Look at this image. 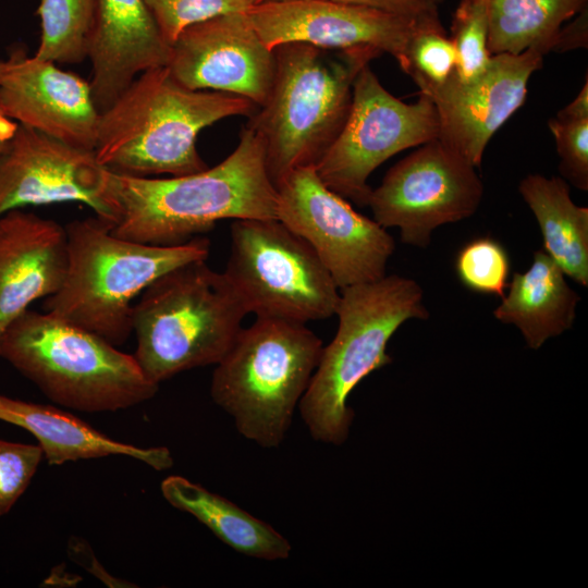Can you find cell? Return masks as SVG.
<instances>
[{
	"mask_svg": "<svg viewBox=\"0 0 588 588\" xmlns=\"http://www.w3.org/2000/svg\"><path fill=\"white\" fill-rule=\"evenodd\" d=\"M160 490L171 506L193 515L233 550L267 561L290 556L291 543L270 524L199 483L171 475L162 480Z\"/></svg>",
	"mask_w": 588,
	"mask_h": 588,
	"instance_id": "obj_22",
	"label": "cell"
},
{
	"mask_svg": "<svg viewBox=\"0 0 588 588\" xmlns=\"http://www.w3.org/2000/svg\"><path fill=\"white\" fill-rule=\"evenodd\" d=\"M588 47V5L563 25L554 36L550 51L565 52Z\"/></svg>",
	"mask_w": 588,
	"mask_h": 588,
	"instance_id": "obj_33",
	"label": "cell"
},
{
	"mask_svg": "<svg viewBox=\"0 0 588 588\" xmlns=\"http://www.w3.org/2000/svg\"><path fill=\"white\" fill-rule=\"evenodd\" d=\"M511 264L503 245L491 237H478L457 253L455 271L469 290L501 298L509 286Z\"/></svg>",
	"mask_w": 588,
	"mask_h": 588,
	"instance_id": "obj_28",
	"label": "cell"
},
{
	"mask_svg": "<svg viewBox=\"0 0 588 588\" xmlns=\"http://www.w3.org/2000/svg\"><path fill=\"white\" fill-rule=\"evenodd\" d=\"M490 54L520 53L529 48L543 56L550 52L559 29L584 8L588 0H485Z\"/></svg>",
	"mask_w": 588,
	"mask_h": 588,
	"instance_id": "obj_24",
	"label": "cell"
},
{
	"mask_svg": "<svg viewBox=\"0 0 588 588\" xmlns=\"http://www.w3.org/2000/svg\"><path fill=\"white\" fill-rule=\"evenodd\" d=\"M8 65V60H0V82L7 72Z\"/></svg>",
	"mask_w": 588,
	"mask_h": 588,
	"instance_id": "obj_37",
	"label": "cell"
},
{
	"mask_svg": "<svg viewBox=\"0 0 588 588\" xmlns=\"http://www.w3.org/2000/svg\"><path fill=\"white\" fill-rule=\"evenodd\" d=\"M482 194L475 167L434 138L394 164L367 206L381 226L397 228L404 243L426 247L434 229L471 217Z\"/></svg>",
	"mask_w": 588,
	"mask_h": 588,
	"instance_id": "obj_12",
	"label": "cell"
},
{
	"mask_svg": "<svg viewBox=\"0 0 588 588\" xmlns=\"http://www.w3.org/2000/svg\"><path fill=\"white\" fill-rule=\"evenodd\" d=\"M69 554L71 556V560L74 559H84L76 561V563L81 564L82 567L86 568L88 572H90L91 566L93 567V574L97 578H99L101 581L107 584L110 587H134V585H127L124 580L117 579L112 576H109V574L102 569L97 562L96 558L94 556L93 551L88 547V544L77 537H74L70 539L69 541Z\"/></svg>",
	"mask_w": 588,
	"mask_h": 588,
	"instance_id": "obj_34",
	"label": "cell"
},
{
	"mask_svg": "<svg viewBox=\"0 0 588 588\" xmlns=\"http://www.w3.org/2000/svg\"><path fill=\"white\" fill-rule=\"evenodd\" d=\"M0 420L29 431L50 465L78 460L123 455L156 470L173 466L166 446L140 448L111 439L78 417L51 405L37 404L0 394Z\"/></svg>",
	"mask_w": 588,
	"mask_h": 588,
	"instance_id": "obj_20",
	"label": "cell"
},
{
	"mask_svg": "<svg viewBox=\"0 0 588 588\" xmlns=\"http://www.w3.org/2000/svg\"><path fill=\"white\" fill-rule=\"evenodd\" d=\"M432 2L439 4L440 2H442L443 0H431Z\"/></svg>",
	"mask_w": 588,
	"mask_h": 588,
	"instance_id": "obj_39",
	"label": "cell"
},
{
	"mask_svg": "<svg viewBox=\"0 0 588 588\" xmlns=\"http://www.w3.org/2000/svg\"><path fill=\"white\" fill-rule=\"evenodd\" d=\"M166 41L171 46L188 26L211 17L245 12L255 0H145Z\"/></svg>",
	"mask_w": 588,
	"mask_h": 588,
	"instance_id": "obj_29",
	"label": "cell"
},
{
	"mask_svg": "<svg viewBox=\"0 0 588 588\" xmlns=\"http://www.w3.org/2000/svg\"><path fill=\"white\" fill-rule=\"evenodd\" d=\"M97 0H41L40 42L34 54L54 63H79L88 56Z\"/></svg>",
	"mask_w": 588,
	"mask_h": 588,
	"instance_id": "obj_25",
	"label": "cell"
},
{
	"mask_svg": "<svg viewBox=\"0 0 588 588\" xmlns=\"http://www.w3.org/2000/svg\"><path fill=\"white\" fill-rule=\"evenodd\" d=\"M564 272L543 250L534 253L527 271L513 274L509 292L494 309V317L516 326L530 348L571 329L578 294L566 283Z\"/></svg>",
	"mask_w": 588,
	"mask_h": 588,
	"instance_id": "obj_21",
	"label": "cell"
},
{
	"mask_svg": "<svg viewBox=\"0 0 588 588\" xmlns=\"http://www.w3.org/2000/svg\"><path fill=\"white\" fill-rule=\"evenodd\" d=\"M438 135L432 99L419 93L416 102L402 101L381 85L367 64L354 81L346 121L315 169L330 189L367 206L372 191L369 175L397 152Z\"/></svg>",
	"mask_w": 588,
	"mask_h": 588,
	"instance_id": "obj_10",
	"label": "cell"
},
{
	"mask_svg": "<svg viewBox=\"0 0 588 588\" xmlns=\"http://www.w3.org/2000/svg\"><path fill=\"white\" fill-rule=\"evenodd\" d=\"M42 458L39 444L0 439V516L8 514L25 492Z\"/></svg>",
	"mask_w": 588,
	"mask_h": 588,
	"instance_id": "obj_30",
	"label": "cell"
},
{
	"mask_svg": "<svg viewBox=\"0 0 588 588\" xmlns=\"http://www.w3.org/2000/svg\"><path fill=\"white\" fill-rule=\"evenodd\" d=\"M277 192V219L313 247L339 290L385 275L393 237L330 189L314 166L289 173Z\"/></svg>",
	"mask_w": 588,
	"mask_h": 588,
	"instance_id": "obj_11",
	"label": "cell"
},
{
	"mask_svg": "<svg viewBox=\"0 0 588 588\" xmlns=\"http://www.w3.org/2000/svg\"><path fill=\"white\" fill-rule=\"evenodd\" d=\"M0 358L54 403L87 413L133 407L159 388L134 355L46 311L27 309L8 326Z\"/></svg>",
	"mask_w": 588,
	"mask_h": 588,
	"instance_id": "obj_6",
	"label": "cell"
},
{
	"mask_svg": "<svg viewBox=\"0 0 588 588\" xmlns=\"http://www.w3.org/2000/svg\"><path fill=\"white\" fill-rule=\"evenodd\" d=\"M68 265L65 226L22 209L0 216V336L33 302L61 289Z\"/></svg>",
	"mask_w": 588,
	"mask_h": 588,
	"instance_id": "obj_18",
	"label": "cell"
},
{
	"mask_svg": "<svg viewBox=\"0 0 588 588\" xmlns=\"http://www.w3.org/2000/svg\"><path fill=\"white\" fill-rule=\"evenodd\" d=\"M0 82L7 114L21 125L95 150L100 111L89 82L54 62L14 49Z\"/></svg>",
	"mask_w": 588,
	"mask_h": 588,
	"instance_id": "obj_17",
	"label": "cell"
},
{
	"mask_svg": "<svg viewBox=\"0 0 588 588\" xmlns=\"http://www.w3.org/2000/svg\"><path fill=\"white\" fill-rule=\"evenodd\" d=\"M554 137L563 176L580 191L588 189V119L553 118L548 122Z\"/></svg>",
	"mask_w": 588,
	"mask_h": 588,
	"instance_id": "obj_31",
	"label": "cell"
},
{
	"mask_svg": "<svg viewBox=\"0 0 588 588\" xmlns=\"http://www.w3.org/2000/svg\"><path fill=\"white\" fill-rule=\"evenodd\" d=\"M223 273L256 317L306 323L335 315L340 292L331 274L278 219L233 220Z\"/></svg>",
	"mask_w": 588,
	"mask_h": 588,
	"instance_id": "obj_9",
	"label": "cell"
},
{
	"mask_svg": "<svg viewBox=\"0 0 588 588\" xmlns=\"http://www.w3.org/2000/svg\"><path fill=\"white\" fill-rule=\"evenodd\" d=\"M111 229L96 216L65 226L66 277L61 289L46 297L44 311L118 346L133 332L135 297L169 270L207 259L210 243L196 236L180 245H150L119 237Z\"/></svg>",
	"mask_w": 588,
	"mask_h": 588,
	"instance_id": "obj_4",
	"label": "cell"
},
{
	"mask_svg": "<svg viewBox=\"0 0 588 588\" xmlns=\"http://www.w3.org/2000/svg\"><path fill=\"white\" fill-rule=\"evenodd\" d=\"M456 51L441 24H424L411 37L400 68L429 97L454 74Z\"/></svg>",
	"mask_w": 588,
	"mask_h": 588,
	"instance_id": "obj_26",
	"label": "cell"
},
{
	"mask_svg": "<svg viewBox=\"0 0 588 588\" xmlns=\"http://www.w3.org/2000/svg\"><path fill=\"white\" fill-rule=\"evenodd\" d=\"M77 201L112 226L119 219L115 173L95 151L19 124L0 155V216L26 206Z\"/></svg>",
	"mask_w": 588,
	"mask_h": 588,
	"instance_id": "obj_13",
	"label": "cell"
},
{
	"mask_svg": "<svg viewBox=\"0 0 588 588\" xmlns=\"http://www.w3.org/2000/svg\"><path fill=\"white\" fill-rule=\"evenodd\" d=\"M247 310L224 273L206 259L177 266L151 282L133 308L134 354L160 383L182 371L218 364Z\"/></svg>",
	"mask_w": 588,
	"mask_h": 588,
	"instance_id": "obj_7",
	"label": "cell"
},
{
	"mask_svg": "<svg viewBox=\"0 0 588 588\" xmlns=\"http://www.w3.org/2000/svg\"><path fill=\"white\" fill-rule=\"evenodd\" d=\"M246 15L270 49L286 42L334 50L368 47L390 53L399 65L413 34L430 24L333 0H268Z\"/></svg>",
	"mask_w": 588,
	"mask_h": 588,
	"instance_id": "obj_15",
	"label": "cell"
},
{
	"mask_svg": "<svg viewBox=\"0 0 588 588\" xmlns=\"http://www.w3.org/2000/svg\"><path fill=\"white\" fill-rule=\"evenodd\" d=\"M170 51L145 0H97L87 58L98 110L105 111L140 73L166 66Z\"/></svg>",
	"mask_w": 588,
	"mask_h": 588,
	"instance_id": "obj_19",
	"label": "cell"
},
{
	"mask_svg": "<svg viewBox=\"0 0 588 588\" xmlns=\"http://www.w3.org/2000/svg\"><path fill=\"white\" fill-rule=\"evenodd\" d=\"M518 191L534 212L543 240V250L564 274L588 285V208L571 198L561 177L529 174Z\"/></svg>",
	"mask_w": 588,
	"mask_h": 588,
	"instance_id": "obj_23",
	"label": "cell"
},
{
	"mask_svg": "<svg viewBox=\"0 0 588 588\" xmlns=\"http://www.w3.org/2000/svg\"><path fill=\"white\" fill-rule=\"evenodd\" d=\"M118 222L124 240L172 246L212 230L223 219H277L278 192L261 138L245 125L236 148L204 171L149 179L115 173Z\"/></svg>",
	"mask_w": 588,
	"mask_h": 588,
	"instance_id": "obj_1",
	"label": "cell"
},
{
	"mask_svg": "<svg viewBox=\"0 0 588 588\" xmlns=\"http://www.w3.org/2000/svg\"><path fill=\"white\" fill-rule=\"evenodd\" d=\"M422 296L416 281L395 274L341 289L336 333L322 347L298 403L313 439L334 445L346 440L354 417L347 406L350 394L368 375L392 362L387 345L405 321L428 318Z\"/></svg>",
	"mask_w": 588,
	"mask_h": 588,
	"instance_id": "obj_5",
	"label": "cell"
},
{
	"mask_svg": "<svg viewBox=\"0 0 588 588\" xmlns=\"http://www.w3.org/2000/svg\"><path fill=\"white\" fill-rule=\"evenodd\" d=\"M264 1H268V0H255V3L254 4H257V3H260V2H264ZM253 4V5H254Z\"/></svg>",
	"mask_w": 588,
	"mask_h": 588,
	"instance_id": "obj_38",
	"label": "cell"
},
{
	"mask_svg": "<svg viewBox=\"0 0 588 588\" xmlns=\"http://www.w3.org/2000/svg\"><path fill=\"white\" fill-rule=\"evenodd\" d=\"M305 323L257 317L216 364L210 394L237 431L262 448L284 440L322 352Z\"/></svg>",
	"mask_w": 588,
	"mask_h": 588,
	"instance_id": "obj_8",
	"label": "cell"
},
{
	"mask_svg": "<svg viewBox=\"0 0 588 588\" xmlns=\"http://www.w3.org/2000/svg\"><path fill=\"white\" fill-rule=\"evenodd\" d=\"M166 66L189 89L234 94L261 107L272 87L275 58L245 11L185 28L171 44Z\"/></svg>",
	"mask_w": 588,
	"mask_h": 588,
	"instance_id": "obj_14",
	"label": "cell"
},
{
	"mask_svg": "<svg viewBox=\"0 0 588 588\" xmlns=\"http://www.w3.org/2000/svg\"><path fill=\"white\" fill-rule=\"evenodd\" d=\"M543 54L529 48L520 53L491 54L486 70L469 82L452 77L430 97L438 121V138L475 168L493 134L523 106L527 85Z\"/></svg>",
	"mask_w": 588,
	"mask_h": 588,
	"instance_id": "obj_16",
	"label": "cell"
},
{
	"mask_svg": "<svg viewBox=\"0 0 588 588\" xmlns=\"http://www.w3.org/2000/svg\"><path fill=\"white\" fill-rule=\"evenodd\" d=\"M273 52L270 94L246 125L262 140L267 172L277 187L292 171L315 167L322 158L346 121L357 74L382 52L305 42L282 44Z\"/></svg>",
	"mask_w": 588,
	"mask_h": 588,
	"instance_id": "obj_3",
	"label": "cell"
},
{
	"mask_svg": "<svg viewBox=\"0 0 588 588\" xmlns=\"http://www.w3.org/2000/svg\"><path fill=\"white\" fill-rule=\"evenodd\" d=\"M451 33L457 57L453 77L461 83L475 79L491 58L485 0H461L452 17Z\"/></svg>",
	"mask_w": 588,
	"mask_h": 588,
	"instance_id": "obj_27",
	"label": "cell"
},
{
	"mask_svg": "<svg viewBox=\"0 0 588 588\" xmlns=\"http://www.w3.org/2000/svg\"><path fill=\"white\" fill-rule=\"evenodd\" d=\"M561 119H588V79L587 75L585 84L580 88L578 95L566 107L561 109L558 114Z\"/></svg>",
	"mask_w": 588,
	"mask_h": 588,
	"instance_id": "obj_35",
	"label": "cell"
},
{
	"mask_svg": "<svg viewBox=\"0 0 588 588\" xmlns=\"http://www.w3.org/2000/svg\"><path fill=\"white\" fill-rule=\"evenodd\" d=\"M17 127L19 123L7 114L0 96V155L13 138Z\"/></svg>",
	"mask_w": 588,
	"mask_h": 588,
	"instance_id": "obj_36",
	"label": "cell"
},
{
	"mask_svg": "<svg viewBox=\"0 0 588 588\" xmlns=\"http://www.w3.org/2000/svg\"><path fill=\"white\" fill-rule=\"evenodd\" d=\"M257 109L238 95L189 89L167 66L150 69L100 112L94 151L103 167L124 175L200 172L208 168L196 147L200 131Z\"/></svg>",
	"mask_w": 588,
	"mask_h": 588,
	"instance_id": "obj_2",
	"label": "cell"
},
{
	"mask_svg": "<svg viewBox=\"0 0 588 588\" xmlns=\"http://www.w3.org/2000/svg\"><path fill=\"white\" fill-rule=\"evenodd\" d=\"M403 16L421 23L440 22L438 4L431 0H333Z\"/></svg>",
	"mask_w": 588,
	"mask_h": 588,
	"instance_id": "obj_32",
	"label": "cell"
}]
</instances>
